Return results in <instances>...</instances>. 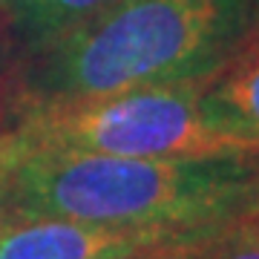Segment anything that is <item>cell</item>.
Wrapping results in <instances>:
<instances>
[{"label":"cell","mask_w":259,"mask_h":259,"mask_svg":"<svg viewBox=\"0 0 259 259\" xmlns=\"http://www.w3.org/2000/svg\"><path fill=\"white\" fill-rule=\"evenodd\" d=\"M0 204L6 216L216 233L259 210V156L124 158L0 150Z\"/></svg>","instance_id":"obj_1"},{"label":"cell","mask_w":259,"mask_h":259,"mask_svg":"<svg viewBox=\"0 0 259 259\" xmlns=\"http://www.w3.org/2000/svg\"><path fill=\"white\" fill-rule=\"evenodd\" d=\"M250 15V0H118L40 44L29 87L35 101H66L210 81L233 61Z\"/></svg>","instance_id":"obj_2"},{"label":"cell","mask_w":259,"mask_h":259,"mask_svg":"<svg viewBox=\"0 0 259 259\" xmlns=\"http://www.w3.org/2000/svg\"><path fill=\"white\" fill-rule=\"evenodd\" d=\"M210 81L35 101L18 127L0 136V150H69L124 158L259 156L253 139L213 104Z\"/></svg>","instance_id":"obj_3"},{"label":"cell","mask_w":259,"mask_h":259,"mask_svg":"<svg viewBox=\"0 0 259 259\" xmlns=\"http://www.w3.org/2000/svg\"><path fill=\"white\" fill-rule=\"evenodd\" d=\"M207 236L213 233L110 228L61 216H6L0 225V259H124Z\"/></svg>","instance_id":"obj_4"},{"label":"cell","mask_w":259,"mask_h":259,"mask_svg":"<svg viewBox=\"0 0 259 259\" xmlns=\"http://www.w3.org/2000/svg\"><path fill=\"white\" fill-rule=\"evenodd\" d=\"M210 98L259 147V55H242L216 75Z\"/></svg>","instance_id":"obj_5"},{"label":"cell","mask_w":259,"mask_h":259,"mask_svg":"<svg viewBox=\"0 0 259 259\" xmlns=\"http://www.w3.org/2000/svg\"><path fill=\"white\" fill-rule=\"evenodd\" d=\"M115 3L118 0H18V15L40 44H49Z\"/></svg>","instance_id":"obj_6"},{"label":"cell","mask_w":259,"mask_h":259,"mask_svg":"<svg viewBox=\"0 0 259 259\" xmlns=\"http://www.w3.org/2000/svg\"><path fill=\"white\" fill-rule=\"evenodd\" d=\"M187 259H259V228L253 213L202 242Z\"/></svg>","instance_id":"obj_7"},{"label":"cell","mask_w":259,"mask_h":259,"mask_svg":"<svg viewBox=\"0 0 259 259\" xmlns=\"http://www.w3.org/2000/svg\"><path fill=\"white\" fill-rule=\"evenodd\" d=\"M216 236V233H213ZM210 239V236H207ZM202 239V242H207ZM202 242H187V245H176V248H164V250H150V253H136V256H124V259H187Z\"/></svg>","instance_id":"obj_8"},{"label":"cell","mask_w":259,"mask_h":259,"mask_svg":"<svg viewBox=\"0 0 259 259\" xmlns=\"http://www.w3.org/2000/svg\"><path fill=\"white\" fill-rule=\"evenodd\" d=\"M242 55H259V3L253 15H250V26H248V35H245V52Z\"/></svg>","instance_id":"obj_9"},{"label":"cell","mask_w":259,"mask_h":259,"mask_svg":"<svg viewBox=\"0 0 259 259\" xmlns=\"http://www.w3.org/2000/svg\"><path fill=\"white\" fill-rule=\"evenodd\" d=\"M3 219H6V213H3V204H0V225H3Z\"/></svg>","instance_id":"obj_10"},{"label":"cell","mask_w":259,"mask_h":259,"mask_svg":"<svg viewBox=\"0 0 259 259\" xmlns=\"http://www.w3.org/2000/svg\"><path fill=\"white\" fill-rule=\"evenodd\" d=\"M253 225H256V228H259V210L253 213Z\"/></svg>","instance_id":"obj_11"}]
</instances>
